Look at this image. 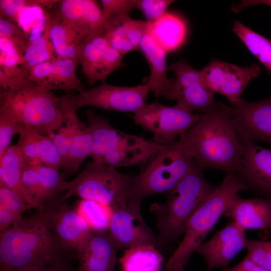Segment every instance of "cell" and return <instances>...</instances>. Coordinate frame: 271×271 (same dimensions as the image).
Here are the masks:
<instances>
[{"label":"cell","instance_id":"cell-1","mask_svg":"<svg viewBox=\"0 0 271 271\" xmlns=\"http://www.w3.org/2000/svg\"><path fill=\"white\" fill-rule=\"evenodd\" d=\"M179 141L196 167L222 170L235 175L244 153L231 107L216 102L198 121L180 136Z\"/></svg>","mask_w":271,"mask_h":271},{"label":"cell","instance_id":"cell-2","mask_svg":"<svg viewBox=\"0 0 271 271\" xmlns=\"http://www.w3.org/2000/svg\"><path fill=\"white\" fill-rule=\"evenodd\" d=\"M67 253L34 214L0 233V271L65 265Z\"/></svg>","mask_w":271,"mask_h":271},{"label":"cell","instance_id":"cell-3","mask_svg":"<svg viewBox=\"0 0 271 271\" xmlns=\"http://www.w3.org/2000/svg\"><path fill=\"white\" fill-rule=\"evenodd\" d=\"M86 116L92 136L89 157L106 166L115 169L143 165L169 147L118 130L91 110Z\"/></svg>","mask_w":271,"mask_h":271},{"label":"cell","instance_id":"cell-4","mask_svg":"<svg viewBox=\"0 0 271 271\" xmlns=\"http://www.w3.org/2000/svg\"><path fill=\"white\" fill-rule=\"evenodd\" d=\"M59 101L60 97L28 76L1 91L0 106L10 110L22 125L50 137L63 122Z\"/></svg>","mask_w":271,"mask_h":271},{"label":"cell","instance_id":"cell-5","mask_svg":"<svg viewBox=\"0 0 271 271\" xmlns=\"http://www.w3.org/2000/svg\"><path fill=\"white\" fill-rule=\"evenodd\" d=\"M217 186L209 183L203 170L196 166L168 193L165 203L152 204L150 210L156 217L159 242L173 241L184 233L190 216Z\"/></svg>","mask_w":271,"mask_h":271},{"label":"cell","instance_id":"cell-6","mask_svg":"<svg viewBox=\"0 0 271 271\" xmlns=\"http://www.w3.org/2000/svg\"><path fill=\"white\" fill-rule=\"evenodd\" d=\"M241 190L247 191L243 182L234 175L226 174L221 184L197 208L188 219L184 236L171 255L165 269L184 266L192 254L213 229L231 201Z\"/></svg>","mask_w":271,"mask_h":271},{"label":"cell","instance_id":"cell-7","mask_svg":"<svg viewBox=\"0 0 271 271\" xmlns=\"http://www.w3.org/2000/svg\"><path fill=\"white\" fill-rule=\"evenodd\" d=\"M132 177L124 175L115 168L92 160L73 180L64 181L61 197L66 201L72 196L99 202L113 211L132 200Z\"/></svg>","mask_w":271,"mask_h":271},{"label":"cell","instance_id":"cell-8","mask_svg":"<svg viewBox=\"0 0 271 271\" xmlns=\"http://www.w3.org/2000/svg\"><path fill=\"white\" fill-rule=\"evenodd\" d=\"M196 167L179 141L150 161L132 177V199L139 202L151 195L168 193Z\"/></svg>","mask_w":271,"mask_h":271},{"label":"cell","instance_id":"cell-9","mask_svg":"<svg viewBox=\"0 0 271 271\" xmlns=\"http://www.w3.org/2000/svg\"><path fill=\"white\" fill-rule=\"evenodd\" d=\"M36 216L53 233L66 252L81 250L93 232L74 207L55 198L37 209Z\"/></svg>","mask_w":271,"mask_h":271},{"label":"cell","instance_id":"cell-10","mask_svg":"<svg viewBox=\"0 0 271 271\" xmlns=\"http://www.w3.org/2000/svg\"><path fill=\"white\" fill-rule=\"evenodd\" d=\"M201 114H195L176 105L166 106L158 102L146 104L131 116L134 123L154 134L153 142L166 146L193 127Z\"/></svg>","mask_w":271,"mask_h":271},{"label":"cell","instance_id":"cell-11","mask_svg":"<svg viewBox=\"0 0 271 271\" xmlns=\"http://www.w3.org/2000/svg\"><path fill=\"white\" fill-rule=\"evenodd\" d=\"M149 91L144 84L128 87L113 85L104 81L78 94H70V97L77 110L92 106L108 111L134 113L146 104Z\"/></svg>","mask_w":271,"mask_h":271},{"label":"cell","instance_id":"cell-12","mask_svg":"<svg viewBox=\"0 0 271 271\" xmlns=\"http://www.w3.org/2000/svg\"><path fill=\"white\" fill-rule=\"evenodd\" d=\"M105 26L87 36L81 43L78 62L87 82L106 81L108 76L121 65L123 56L109 44L105 35Z\"/></svg>","mask_w":271,"mask_h":271},{"label":"cell","instance_id":"cell-13","mask_svg":"<svg viewBox=\"0 0 271 271\" xmlns=\"http://www.w3.org/2000/svg\"><path fill=\"white\" fill-rule=\"evenodd\" d=\"M207 86L213 93L224 95L232 104H239L241 96L247 84L260 73L258 64L240 67L233 64L215 60L201 70Z\"/></svg>","mask_w":271,"mask_h":271},{"label":"cell","instance_id":"cell-14","mask_svg":"<svg viewBox=\"0 0 271 271\" xmlns=\"http://www.w3.org/2000/svg\"><path fill=\"white\" fill-rule=\"evenodd\" d=\"M140 206V202L132 200L114 211L108 233L117 249L159 244L158 237L143 219Z\"/></svg>","mask_w":271,"mask_h":271},{"label":"cell","instance_id":"cell-15","mask_svg":"<svg viewBox=\"0 0 271 271\" xmlns=\"http://www.w3.org/2000/svg\"><path fill=\"white\" fill-rule=\"evenodd\" d=\"M175 75L174 98L180 108L204 114L209 111L216 101L214 94L204 82L201 70L192 67L181 59L168 67Z\"/></svg>","mask_w":271,"mask_h":271},{"label":"cell","instance_id":"cell-16","mask_svg":"<svg viewBox=\"0 0 271 271\" xmlns=\"http://www.w3.org/2000/svg\"><path fill=\"white\" fill-rule=\"evenodd\" d=\"M240 137L244 153L235 176L245 184L247 190L271 200V148L261 147L247 138Z\"/></svg>","mask_w":271,"mask_h":271},{"label":"cell","instance_id":"cell-17","mask_svg":"<svg viewBox=\"0 0 271 271\" xmlns=\"http://www.w3.org/2000/svg\"><path fill=\"white\" fill-rule=\"evenodd\" d=\"M245 230L234 221L228 223L197 251L202 256L208 270L225 267L243 248L247 240Z\"/></svg>","mask_w":271,"mask_h":271},{"label":"cell","instance_id":"cell-18","mask_svg":"<svg viewBox=\"0 0 271 271\" xmlns=\"http://www.w3.org/2000/svg\"><path fill=\"white\" fill-rule=\"evenodd\" d=\"M231 113L241 136L271 145V96L255 102L242 99L231 106Z\"/></svg>","mask_w":271,"mask_h":271},{"label":"cell","instance_id":"cell-19","mask_svg":"<svg viewBox=\"0 0 271 271\" xmlns=\"http://www.w3.org/2000/svg\"><path fill=\"white\" fill-rule=\"evenodd\" d=\"M59 106L63 121L69 127L68 160L63 171L64 174L70 175L76 173L85 159L89 157L92 136L88 125L79 118L70 94L60 97Z\"/></svg>","mask_w":271,"mask_h":271},{"label":"cell","instance_id":"cell-20","mask_svg":"<svg viewBox=\"0 0 271 271\" xmlns=\"http://www.w3.org/2000/svg\"><path fill=\"white\" fill-rule=\"evenodd\" d=\"M78 62L77 59L57 57L33 67L28 72V77L50 90L74 89L80 93L84 90L76 75Z\"/></svg>","mask_w":271,"mask_h":271},{"label":"cell","instance_id":"cell-21","mask_svg":"<svg viewBox=\"0 0 271 271\" xmlns=\"http://www.w3.org/2000/svg\"><path fill=\"white\" fill-rule=\"evenodd\" d=\"M56 14L83 38L105 26L102 9L93 0L59 1Z\"/></svg>","mask_w":271,"mask_h":271},{"label":"cell","instance_id":"cell-22","mask_svg":"<svg viewBox=\"0 0 271 271\" xmlns=\"http://www.w3.org/2000/svg\"><path fill=\"white\" fill-rule=\"evenodd\" d=\"M140 49L148 61L151 70L144 84L156 97L173 100L175 81V78L171 79L168 76L167 51L149 31L144 37Z\"/></svg>","mask_w":271,"mask_h":271},{"label":"cell","instance_id":"cell-23","mask_svg":"<svg viewBox=\"0 0 271 271\" xmlns=\"http://www.w3.org/2000/svg\"><path fill=\"white\" fill-rule=\"evenodd\" d=\"M246 229L271 231V200L257 197L242 198L238 194L230 202L223 214Z\"/></svg>","mask_w":271,"mask_h":271},{"label":"cell","instance_id":"cell-24","mask_svg":"<svg viewBox=\"0 0 271 271\" xmlns=\"http://www.w3.org/2000/svg\"><path fill=\"white\" fill-rule=\"evenodd\" d=\"M17 146L26 162L32 166L62 167L59 152L52 138L23 125Z\"/></svg>","mask_w":271,"mask_h":271},{"label":"cell","instance_id":"cell-25","mask_svg":"<svg viewBox=\"0 0 271 271\" xmlns=\"http://www.w3.org/2000/svg\"><path fill=\"white\" fill-rule=\"evenodd\" d=\"M151 22L130 18L129 16L110 19L105 24V35L109 44L124 56L140 49Z\"/></svg>","mask_w":271,"mask_h":271},{"label":"cell","instance_id":"cell-26","mask_svg":"<svg viewBox=\"0 0 271 271\" xmlns=\"http://www.w3.org/2000/svg\"><path fill=\"white\" fill-rule=\"evenodd\" d=\"M116 250L108 233H93L86 245L76 253V271H113Z\"/></svg>","mask_w":271,"mask_h":271},{"label":"cell","instance_id":"cell-27","mask_svg":"<svg viewBox=\"0 0 271 271\" xmlns=\"http://www.w3.org/2000/svg\"><path fill=\"white\" fill-rule=\"evenodd\" d=\"M26 165L17 145H11L0 155V183L16 192L29 209L35 208L22 184L23 172Z\"/></svg>","mask_w":271,"mask_h":271},{"label":"cell","instance_id":"cell-28","mask_svg":"<svg viewBox=\"0 0 271 271\" xmlns=\"http://www.w3.org/2000/svg\"><path fill=\"white\" fill-rule=\"evenodd\" d=\"M149 32L168 52L176 50L182 44L186 36V27L179 16L166 13L156 22L151 23Z\"/></svg>","mask_w":271,"mask_h":271},{"label":"cell","instance_id":"cell-29","mask_svg":"<svg viewBox=\"0 0 271 271\" xmlns=\"http://www.w3.org/2000/svg\"><path fill=\"white\" fill-rule=\"evenodd\" d=\"M49 36L58 57L78 60L79 47L84 39L56 14L49 15Z\"/></svg>","mask_w":271,"mask_h":271},{"label":"cell","instance_id":"cell-30","mask_svg":"<svg viewBox=\"0 0 271 271\" xmlns=\"http://www.w3.org/2000/svg\"><path fill=\"white\" fill-rule=\"evenodd\" d=\"M163 260L156 246L142 245L125 249L119 262L122 271H160Z\"/></svg>","mask_w":271,"mask_h":271},{"label":"cell","instance_id":"cell-31","mask_svg":"<svg viewBox=\"0 0 271 271\" xmlns=\"http://www.w3.org/2000/svg\"><path fill=\"white\" fill-rule=\"evenodd\" d=\"M74 208L93 233L108 231L114 212L111 207L95 200L81 199Z\"/></svg>","mask_w":271,"mask_h":271},{"label":"cell","instance_id":"cell-32","mask_svg":"<svg viewBox=\"0 0 271 271\" xmlns=\"http://www.w3.org/2000/svg\"><path fill=\"white\" fill-rule=\"evenodd\" d=\"M249 51L271 73V40L236 21L232 28Z\"/></svg>","mask_w":271,"mask_h":271},{"label":"cell","instance_id":"cell-33","mask_svg":"<svg viewBox=\"0 0 271 271\" xmlns=\"http://www.w3.org/2000/svg\"><path fill=\"white\" fill-rule=\"evenodd\" d=\"M49 19L44 33L30 42L24 53V63L21 67L27 72L35 65L58 57L49 36Z\"/></svg>","mask_w":271,"mask_h":271},{"label":"cell","instance_id":"cell-34","mask_svg":"<svg viewBox=\"0 0 271 271\" xmlns=\"http://www.w3.org/2000/svg\"><path fill=\"white\" fill-rule=\"evenodd\" d=\"M34 167L41 185L44 205L55 197L59 192L63 191L62 185L64 181L59 170L45 165Z\"/></svg>","mask_w":271,"mask_h":271},{"label":"cell","instance_id":"cell-35","mask_svg":"<svg viewBox=\"0 0 271 271\" xmlns=\"http://www.w3.org/2000/svg\"><path fill=\"white\" fill-rule=\"evenodd\" d=\"M26 48L16 41L0 37V67L14 68L24 63Z\"/></svg>","mask_w":271,"mask_h":271},{"label":"cell","instance_id":"cell-36","mask_svg":"<svg viewBox=\"0 0 271 271\" xmlns=\"http://www.w3.org/2000/svg\"><path fill=\"white\" fill-rule=\"evenodd\" d=\"M22 127L10 110L0 106V155L11 146L13 137L20 134Z\"/></svg>","mask_w":271,"mask_h":271},{"label":"cell","instance_id":"cell-37","mask_svg":"<svg viewBox=\"0 0 271 271\" xmlns=\"http://www.w3.org/2000/svg\"><path fill=\"white\" fill-rule=\"evenodd\" d=\"M50 1L0 0V18L17 24L20 12L24 9L34 6L48 7Z\"/></svg>","mask_w":271,"mask_h":271},{"label":"cell","instance_id":"cell-38","mask_svg":"<svg viewBox=\"0 0 271 271\" xmlns=\"http://www.w3.org/2000/svg\"><path fill=\"white\" fill-rule=\"evenodd\" d=\"M22 184L35 208L41 207L43 205V198L38 176L35 167L27 163L23 172Z\"/></svg>","mask_w":271,"mask_h":271},{"label":"cell","instance_id":"cell-39","mask_svg":"<svg viewBox=\"0 0 271 271\" xmlns=\"http://www.w3.org/2000/svg\"><path fill=\"white\" fill-rule=\"evenodd\" d=\"M246 257L271 271V241L247 239Z\"/></svg>","mask_w":271,"mask_h":271},{"label":"cell","instance_id":"cell-40","mask_svg":"<svg viewBox=\"0 0 271 271\" xmlns=\"http://www.w3.org/2000/svg\"><path fill=\"white\" fill-rule=\"evenodd\" d=\"M0 207L4 208L16 215L23 217L29 207L13 190L0 183Z\"/></svg>","mask_w":271,"mask_h":271},{"label":"cell","instance_id":"cell-41","mask_svg":"<svg viewBox=\"0 0 271 271\" xmlns=\"http://www.w3.org/2000/svg\"><path fill=\"white\" fill-rule=\"evenodd\" d=\"M174 1L136 0V8L140 10L147 20L153 23L166 13L167 8Z\"/></svg>","mask_w":271,"mask_h":271},{"label":"cell","instance_id":"cell-42","mask_svg":"<svg viewBox=\"0 0 271 271\" xmlns=\"http://www.w3.org/2000/svg\"><path fill=\"white\" fill-rule=\"evenodd\" d=\"M105 24L114 18L129 16L136 8V0H101Z\"/></svg>","mask_w":271,"mask_h":271},{"label":"cell","instance_id":"cell-43","mask_svg":"<svg viewBox=\"0 0 271 271\" xmlns=\"http://www.w3.org/2000/svg\"><path fill=\"white\" fill-rule=\"evenodd\" d=\"M56 145L61 156L62 167H66L69 156V127L68 123L63 121L62 125L51 137Z\"/></svg>","mask_w":271,"mask_h":271},{"label":"cell","instance_id":"cell-44","mask_svg":"<svg viewBox=\"0 0 271 271\" xmlns=\"http://www.w3.org/2000/svg\"><path fill=\"white\" fill-rule=\"evenodd\" d=\"M0 37L10 38L26 49L30 40L26 34L15 23L0 18Z\"/></svg>","mask_w":271,"mask_h":271},{"label":"cell","instance_id":"cell-45","mask_svg":"<svg viewBox=\"0 0 271 271\" xmlns=\"http://www.w3.org/2000/svg\"><path fill=\"white\" fill-rule=\"evenodd\" d=\"M23 219L3 207H0V233L16 225Z\"/></svg>","mask_w":271,"mask_h":271},{"label":"cell","instance_id":"cell-46","mask_svg":"<svg viewBox=\"0 0 271 271\" xmlns=\"http://www.w3.org/2000/svg\"><path fill=\"white\" fill-rule=\"evenodd\" d=\"M224 271H270L257 264L245 256L239 263L233 267Z\"/></svg>","mask_w":271,"mask_h":271},{"label":"cell","instance_id":"cell-47","mask_svg":"<svg viewBox=\"0 0 271 271\" xmlns=\"http://www.w3.org/2000/svg\"><path fill=\"white\" fill-rule=\"evenodd\" d=\"M257 5H265L271 7V0L242 1L240 4L233 6L232 10L236 13L246 7Z\"/></svg>","mask_w":271,"mask_h":271},{"label":"cell","instance_id":"cell-48","mask_svg":"<svg viewBox=\"0 0 271 271\" xmlns=\"http://www.w3.org/2000/svg\"><path fill=\"white\" fill-rule=\"evenodd\" d=\"M32 271H70L65 265L49 266Z\"/></svg>","mask_w":271,"mask_h":271},{"label":"cell","instance_id":"cell-49","mask_svg":"<svg viewBox=\"0 0 271 271\" xmlns=\"http://www.w3.org/2000/svg\"><path fill=\"white\" fill-rule=\"evenodd\" d=\"M165 269L168 270V271H185L184 269V266L181 265H178L169 269Z\"/></svg>","mask_w":271,"mask_h":271},{"label":"cell","instance_id":"cell-50","mask_svg":"<svg viewBox=\"0 0 271 271\" xmlns=\"http://www.w3.org/2000/svg\"><path fill=\"white\" fill-rule=\"evenodd\" d=\"M164 271H168V270H166V269H164Z\"/></svg>","mask_w":271,"mask_h":271}]
</instances>
